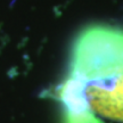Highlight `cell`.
Masks as SVG:
<instances>
[{
    "label": "cell",
    "instance_id": "cell-1",
    "mask_svg": "<svg viewBox=\"0 0 123 123\" xmlns=\"http://www.w3.org/2000/svg\"><path fill=\"white\" fill-rule=\"evenodd\" d=\"M89 106L97 114L123 122V75L110 84H92L87 89Z\"/></svg>",
    "mask_w": 123,
    "mask_h": 123
}]
</instances>
